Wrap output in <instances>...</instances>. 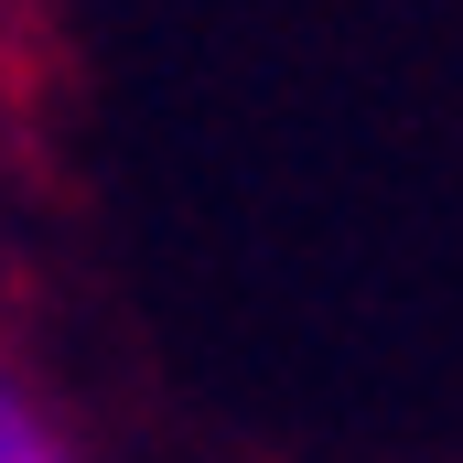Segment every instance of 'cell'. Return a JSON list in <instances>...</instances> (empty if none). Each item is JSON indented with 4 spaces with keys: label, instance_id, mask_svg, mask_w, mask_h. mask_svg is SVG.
Masks as SVG:
<instances>
[{
    "label": "cell",
    "instance_id": "6da1fadb",
    "mask_svg": "<svg viewBox=\"0 0 463 463\" xmlns=\"http://www.w3.org/2000/svg\"><path fill=\"white\" fill-rule=\"evenodd\" d=\"M0 463H76L33 410H22V388H0Z\"/></svg>",
    "mask_w": 463,
    "mask_h": 463
}]
</instances>
